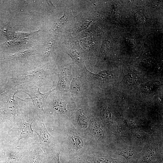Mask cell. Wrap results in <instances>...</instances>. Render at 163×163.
Listing matches in <instances>:
<instances>
[{
	"label": "cell",
	"mask_w": 163,
	"mask_h": 163,
	"mask_svg": "<svg viewBox=\"0 0 163 163\" xmlns=\"http://www.w3.org/2000/svg\"><path fill=\"white\" fill-rule=\"evenodd\" d=\"M50 64L46 63L42 66L32 70L12 75L6 78L8 89L19 85L32 81H45L51 74Z\"/></svg>",
	"instance_id": "1"
},
{
	"label": "cell",
	"mask_w": 163,
	"mask_h": 163,
	"mask_svg": "<svg viewBox=\"0 0 163 163\" xmlns=\"http://www.w3.org/2000/svg\"><path fill=\"white\" fill-rule=\"evenodd\" d=\"M43 81H32L19 85L14 88L17 92H24L30 97L33 104L37 112L39 113L44 111L43 108L48 95L52 92L56 90L53 88L54 85L50 90L45 93H41L39 89L44 85Z\"/></svg>",
	"instance_id": "2"
},
{
	"label": "cell",
	"mask_w": 163,
	"mask_h": 163,
	"mask_svg": "<svg viewBox=\"0 0 163 163\" xmlns=\"http://www.w3.org/2000/svg\"><path fill=\"white\" fill-rule=\"evenodd\" d=\"M29 113L27 115H22L20 117L21 123L18 130V143L23 139L31 137L34 139V130L32 125L34 121V114Z\"/></svg>",
	"instance_id": "3"
},
{
	"label": "cell",
	"mask_w": 163,
	"mask_h": 163,
	"mask_svg": "<svg viewBox=\"0 0 163 163\" xmlns=\"http://www.w3.org/2000/svg\"><path fill=\"white\" fill-rule=\"evenodd\" d=\"M37 52L34 48L23 50L7 56L6 59L13 63L24 64L33 60L35 57Z\"/></svg>",
	"instance_id": "4"
},
{
	"label": "cell",
	"mask_w": 163,
	"mask_h": 163,
	"mask_svg": "<svg viewBox=\"0 0 163 163\" xmlns=\"http://www.w3.org/2000/svg\"><path fill=\"white\" fill-rule=\"evenodd\" d=\"M35 130H34L38 136L40 144L45 147H49L53 144L54 137L46 129L45 124L37 118L35 121Z\"/></svg>",
	"instance_id": "5"
},
{
	"label": "cell",
	"mask_w": 163,
	"mask_h": 163,
	"mask_svg": "<svg viewBox=\"0 0 163 163\" xmlns=\"http://www.w3.org/2000/svg\"><path fill=\"white\" fill-rule=\"evenodd\" d=\"M71 71V66L68 64L62 72L58 74L59 80L57 84L58 87L64 89L69 88L72 77Z\"/></svg>",
	"instance_id": "6"
},
{
	"label": "cell",
	"mask_w": 163,
	"mask_h": 163,
	"mask_svg": "<svg viewBox=\"0 0 163 163\" xmlns=\"http://www.w3.org/2000/svg\"><path fill=\"white\" fill-rule=\"evenodd\" d=\"M66 53L72 59V62L69 64H76L82 69L85 66L84 63L85 58L84 53L81 48L79 47L73 48Z\"/></svg>",
	"instance_id": "7"
},
{
	"label": "cell",
	"mask_w": 163,
	"mask_h": 163,
	"mask_svg": "<svg viewBox=\"0 0 163 163\" xmlns=\"http://www.w3.org/2000/svg\"><path fill=\"white\" fill-rule=\"evenodd\" d=\"M158 159V155L155 148L151 147L145 151L139 161V163H154Z\"/></svg>",
	"instance_id": "8"
},
{
	"label": "cell",
	"mask_w": 163,
	"mask_h": 163,
	"mask_svg": "<svg viewBox=\"0 0 163 163\" xmlns=\"http://www.w3.org/2000/svg\"><path fill=\"white\" fill-rule=\"evenodd\" d=\"M30 163H42L43 154L41 148L37 146L34 147L28 154Z\"/></svg>",
	"instance_id": "9"
},
{
	"label": "cell",
	"mask_w": 163,
	"mask_h": 163,
	"mask_svg": "<svg viewBox=\"0 0 163 163\" xmlns=\"http://www.w3.org/2000/svg\"><path fill=\"white\" fill-rule=\"evenodd\" d=\"M27 38L15 39L7 41L2 46L3 49L16 48L26 44L28 40Z\"/></svg>",
	"instance_id": "10"
},
{
	"label": "cell",
	"mask_w": 163,
	"mask_h": 163,
	"mask_svg": "<svg viewBox=\"0 0 163 163\" xmlns=\"http://www.w3.org/2000/svg\"><path fill=\"white\" fill-rule=\"evenodd\" d=\"M68 11L67 9H65L63 16L58 19L54 23L52 28L53 30L55 31L60 30L67 24L69 21V14Z\"/></svg>",
	"instance_id": "11"
},
{
	"label": "cell",
	"mask_w": 163,
	"mask_h": 163,
	"mask_svg": "<svg viewBox=\"0 0 163 163\" xmlns=\"http://www.w3.org/2000/svg\"><path fill=\"white\" fill-rule=\"evenodd\" d=\"M92 160L94 163H121L119 159L113 158L109 155H94L92 157Z\"/></svg>",
	"instance_id": "12"
},
{
	"label": "cell",
	"mask_w": 163,
	"mask_h": 163,
	"mask_svg": "<svg viewBox=\"0 0 163 163\" xmlns=\"http://www.w3.org/2000/svg\"><path fill=\"white\" fill-rule=\"evenodd\" d=\"M80 77L73 78L71 84L70 91L72 95L79 93L80 91L81 86L80 81Z\"/></svg>",
	"instance_id": "13"
},
{
	"label": "cell",
	"mask_w": 163,
	"mask_h": 163,
	"mask_svg": "<svg viewBox=\"0 0 163 163\" xmlns=\"http://www.w3.org/2000/svg\"><path fill=\"white\" fill-rule=\"evenodd\" d=\"M53 103V108L57 112L63 113L66 111V104L60 99L56 98Z\"/></svg>",
	"instance_id": "14"
},
{
	"label": "cell",
	"mask_w": 163,
	"mask_h": 163,
	"mask_svg": "<svg viewBox=\"0 0 163 163\" xmlns=\"http://www.w3.org/2000/svg\"><path fill=\"white\" fill-rule=\"evenodd\" d=\"M70 142L71 146L76 151L82 149L83 143L82 139L78 136H72L70 137Z\"/></svg>",
	"instance_id": "15"
},
{
	"label": "cell",
	"mask_w": 163,
	"mask_h": 163,
	"mask_svg": "<svg viewBox=\"0 0 163 163\" xmlns=\"http://www.w3.org/2000/svg\"><path fill=\"white\" fill-rule=\"evenodd\" d=\"M160 85L158 81H150L146 83L143 87V90L147 92H152L156 90Z\"/></svg>",
	"instance_id": "16"
},
{
	"label": "cell",
	"mask_w": 163,
	"mask_h": 163,
	"mask_svg": "<svg viewBox=\"0 0 163 163\" xmlns=\"http://www.w3.org/2000/svg\"><path fill=\"white\" fill-rule=\"evenodd\" d=\"M91 132L94 137L98 139H102L104 137L103 132L100 126L94 124L91 128Z\"/></svg>",
	"instance_id": "17"
},
{
	"label": "cell",
	"mask_w": 163,
	"mask_h": 163,
	"mask_svg": "<svg viewBox=\"0 0 163 163\" xmlns=\"http://www.w3.org/2000/svg\"><path fill=\"white\" fill-rule=\"evenodd\" d=\"M117 154L124 157L126 159L127 162L128 163L134 158V152L133 150L128 149L120 151Z\"/></svg>",
	"instance_id": "18"
},
{
	"label": "cell",
	"mask_w": 163,
	"mask_h": 163,
	"mask_svg": "<svg viewBox=\"0 0 163 163\" xmlns=\"http://www.w3.org/2000/svg\"><path fill=\"white\" fill-rule=\"evenodd\" d=\"M92 75L96 77L106 81H108L112 79L113 76L112 73L107 71H103L100 72L98 74L95 75L92 73Z\"/></svg>",
	"instance_id": "19"
},
{
	"label": "cell",
	"mask_w": 163,
	"mask_h": 163,
	"mask_svg": "<svg viewBox=\"0 0 163 163\" xmlns=\"http://www.w3.org/2000/svg\"><path fill=\"white\" fill-rule=\"evenodd\" d=\"M24 155L22 152L19 151L15 152L6 163H19Z\"/></svg>",
	"instance_id": "20"
},
{
	"label": "cell",
	"mask_w": 163,
	"mask_h": 163,
	"mask_svg": "<svg viewBox=\"0 0 163 163\" xmlns=\"http://www.w3.org/2000/svg\"><path fill=\"white\" fill-rule=\"evenodd\" d=\"M126 82L129 85H133L136 84L138 80V75L133 72L129 73L126 76Z\"/></svg>",
	"instance_id": "21"
},
{
	"label": "cell",
	"mask_w": 163,
	"mask_h": 163,
	"mask_svg": "<svg viewBox=\"0 0 163 163\" xmlns=\"http://www.w3.org/2000/svg\"><path fill=\"white\" fill-rule=\"evenodd\" d=\"M40 30L29 33L14 32V39H18L32 37L38 34Z\"/></svg>",
	"instance_id": "22"
},
{
	"label": "cell",
	"mask_w": 163,
	"mask_h": 163,
	"mask_svg": "<svg viewBox=\"0 0 163 163\" xmlns=\"http://www.w3.org/2000/svg\"><path fill=\"white\" fill-rule=\"evenodd\" d=\"M60 153L58 152L50 154L47 156L46 163H61L59 160Z\"/></svg>",
	"instance_id": "23"
},
{
	"label": "cell",
	"mask_w": 163,
	"mask_h": 163,
	"mask_svg": "<svg viewBox=\"0 0 163 163\" xmlns=\"http://www.w3.org/2000/svg\"><path fill=\"white\" fill-rule=\"evenodd\" d=\"M78 121L79 125L83 128H86L88 126V120L86 116L82 113L78 114Z\"/></svg>",
	"instance_id": "24"
},
{
	"label": "cell",
	"mask_w": 163,
	"mask_h": 163,
	"mask_svg": "<svg viewBox=\"0 0 163 163\" xmlns=\"http://www.w3.org/2000/svg\"><path fill=\"white\" fill-rule=\"evenodd\" d=\"M54 42L49 43L48 45L44 47L43 51V55L45 57H48L52 53L54 50Z\"/></svg>",
	"instance_id": "25"
},
{
	"label": "cell",
	"mask_w": 163,
	"mask_h": 163,
	"mask_svg": "<svg viewBox=\"0 0 163 163\" xmlns=\"http://www.w3.org/2000/svg\"><path fill=\"white\" fill-rule=\"evenodd\" d=\"M68 163H91L87 159L82 157H77L72 158Z\"/></svg>",
	"instance_id": "26"
},
{
	"label": "cell",
	"mask_w": 163,
	"mask_h": 163,
	"mask_svg": "<svg viewBox=\"0 0 163 163\" xmlns=\"http://www.w3.org/2000/svg\"><path fill=\"white\" fill-rule=\"evenodd\" d=\"M123 122L125 124L129 127L133 129L136 128V125L135 123L131 120L124 119Z\"/></svg>",
	"instance_id": "27"
},
{
	"label": "cell",
	"mask_w": 163,
	"mask_h": 163,
	"mask_svg": "<svg viewBox=\"0 0 163 163\" xmlns=\"http://www.w3.org/2000/svg\"><path fill=\"white\" fill-rule=\"evenodd\" d=\"M142 132H139L136 134V136L137 138L140 139L143 138L145 136V134Z\"/></svg>",
	"instance_id": "28"
},
{
	"label": "cell",
	"mask_w": 163,
	"mask_h": 163,
	"mask_svg": "<svg viewBox=\"0 0 163 163\" xmlns=\"http://www.w3.org/2000/svg\"><path fill=\"white\" fill-rule=\"evenodd\" d=\"M2 77V75L1 73L0 72V78Z\"/></svg>",
	"instance_id": "29"
}]
</instances>
